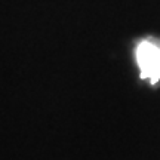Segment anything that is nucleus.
<instances>
[{"instance_id":"obj_1","label":"nucleus","mask_w":160,"mask_h":160,"mask_svg":"<svg viewBox=\"0 0 160 160\" xmlns=\"http://www.w3.org/2000/svg\"><path fill=\"white\" fill-rule=\"evenodd\" d=\"M137 62L144 80L157 83L160 80V46L154 42L144 40L137 48Z\"/></svg>"}]
</instances>
